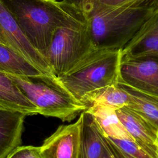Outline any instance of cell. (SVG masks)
I'll return each instance as SVG.
<instances>
[{"instance_id": "cell-1", "label": "cell", "mask_w": 158, "mask_h": 158, "mask_svg": "<svg viewBox=\"0 0 158 158\" xmlns=\"http://www.w3.org/2000/svg\"><path fill=\"white\" fill-rule=\"evenodd\" d=\"M97 48L123 49L158 11V0L132 6H111L98 0H77Z\"/></svg>"}, {"instance_id": "cell-2", "label": "cell", "mask_w": 158, "mask_h": 158, "mask_svg": "<svg viewBox=\"0 0 158 158\" xmlns=\"http://www.w3.org/2000/svg\"><path fill=\"white\" fill-rule=\"evenodd\" d=\"M29 42L44 57L56 31L85 18L65 0H2Z\"/></svg>"}, {"instance_id": "cell-3", "label": "cell", "mask_w": 158, "mask_h": 158, "mask_svg": "<svg viewBox=\"0 0 158 158\" xmlns=\"http://www.w3.org/2000/svg\"><path fill=\"white\" fill-rule=\"evenodd\" d=\"M122 49L96 48L73 70L58 78L60 83L80 102L91 92L117 83Z\"/></svg>"}, {"instance_id": "cell-4", "label": "cell", "mask_w": 158, "mask_h": 158, "mask_svg": "<svg viewBox=\"0 0 158 158\" xmlns=\"http://www.w3.org/2000/svg\"><path fill=\"white\" fill-rule=\"evenodd\" d=\"M96 48L85 17L56 31L44 57L59 78L73 70Z\"/></svg>"}, {"instance_id": "cell-5", "label": "cell", "mask_w": 158, "mask_h": 158, "mask_svg": "<svg viewBox=\"0 0 158 158\" xmlns=\"http://www.w3.org/2000/svg\"><path fill=\"white\" fill-rule=\"evenodd\" d=\"M7 73V72H6ZM27 98L46 117L70 122L86 109V106L68 93L40 81L7 73Z\"/></svg>"}, {"instance_id": "cell-6", "label": "cell", "mask_w": 158, "mask_h": 158, "mask_svg": "<svg viewBox=\"0 0 158 158\" xmlns=\"http://www.w3.org/2000/svg\"><path fill=\"white\" fill-rule=\"evenodd\" d=\"M0 38L35 66L47 78L50 86L66 92L45 57L29 42L2 0H0Z\"/></svg>"}, {"instance_id": "cell-7", "label": "cell", "mask_w": 158, "mask_h": 158, "mask_svg": "<svg viewBox=\"0 0 158 158\" xmlns=\"http://www.w3.org/2000/svg\"><path fill=\"white\" fill-rule=\"evenodd\" d=\"M118 81L158 98V56L121 60Z\"/></svg>"}, {"instance_id": "cell-8", "label": "cell", "mask_w": 158, "mask_h": 158, "mask_svg": "<svg viewBox=\"0 0 158 158\" xmlns=\"http://www.w3.org/2000/svg\"><path fill=\"white\" fill-rule=\"evenodd\" d=\"M115 111L136 144L151 158H157L158 128L128 106L122 107Z\"/></svg>"}, {"instance_id": "cell-9", "label": "cell", "mask_w": 158, "mask_h": 158, "mask_svg": "<svg viewBox=\"0 0 158 158\" xmlns=\"http://www.w3.org/2000/svg\"><path fill=\"white\" fill-rule=\"evenodd\" d=\"M81 118L71 124L60 125L40 147L43 158H78Z\"/></svg>"}, {"instance_id": "cell-10", "label": "cell", "mask_w": 158, "mask_h": 158, "mask_svg": "<svg viewBox=\"0 0 158 158\" xmlns=\"http://www.w3.org/2000/svg\"><path fill=\"white\" fill-rule=\"evenodd\" d=\"M147 56H158V11L122 49V60Z\"/></svg>"}, {"instance_id": "cell-11", "label": "cell", "mask_w": 158, "mask_h": 158, "mask_svg": "<svg viewBox=\"0 0 158 158\" xmlns=\"http://www.w3.org/2000/svg\"><path fill=\"white\" fill-rule=\"evenodd\" d=\"M78 158H101L105 150L104 133L94 115L87 110L82 112Z\"/></svg>"}, {"instance_id": "cell-12", "label": "cell", "mask_w": 158, "mask_h": 158, "mask_svg": "<svg viewBox=\"0 0 158 158\" xmlns=\"http://www.w3.org/2000/svg\"><path fill=\"white\" fill-rule=\"evenodd\" d=\"M26 116L20 112L0 108V158H6L21 145Z\"/></svg>"}, {"instance_id": "cell-13", "label": "cell", "mask_w": 158, "mask_h": 158, "mask_svg": "<svg viewBox=\"0 0 158 158\" xmlns=\"http://www.w3.org/2000/svg\"><path fill=\"white\" fill-rule=\"evenodd\" d=\"M0 108L20 112L27 116L39 114L38 108L27 98L7 73L1 70Z\"/></svg>"}, {"instance_id": "cell-14", "label": "cell", "mask_w": 158, "mask_h": 158, "mask_svg": "<svg viewBox=\"0 0 158 158\" xmlns=\"http://www.w3.org/2000/svg\"><path fill=\"white\" fill-rule=\"evenodd\" d=\"M0 70L42 81L49 85L47 78L35 66L1 40Z\"/></svg>"}, {"instance_id": "cell-15", "label": "cell", "mask_w": 158, "mask_h": 158, "mask_svg": "<svg viewBox=\"0 0 158 158\" xmlns=\"http://www.w3.org/2000/svg\"><path fill=\"white\" fill-rule=\"evenodd\" d=\"M81 102L86 106V109L94 105H102L117 110L127 106L130 102V98L117 83L87 94Z\"/></svg>"}, {"instance_id": "cell-16", "label": "cell", "mask_w": 158, "mask_h": 158, "mask_svg": "<svg viewBox=\"0 0 158 158\" xmlns=\"http://www.w3.org/2000/svg\"><path fill=\"white\" fill-rule=\"evenodd\" d=\"M91 113L104 133L112 139L133 140L119 119L115 109L102 105H94L86 110Z\"/></svg>"}, {"instance_id": "cell-17", "label": "cell", "mask_w": 158, "mask_h": 158, "mask_svg": "<svg viewBox=\"0 0 158 158\" xmlns=\"http://www.w3.org/2000/svg\"><path fill=\"white\" fill-rule=\"evenodd\" d=\"M118 85L129 96L130 102L127 106L138 112L158 128V98L119 81Z\"/></svg>"}, {"instance_id": "cell-18", "label": "cell", "mask_w": 158, "mask_h": 158, "mask_svg": "<svg viewBox=\"0 0 158 158\" xmlns=\"http://www.w3.org/2000/svg\"><path fill=\"white\" fill-rule=\"evenodd\" d=\"M110 139L120 148L128 158H151L133 140L128 139Z\"/></svg>"}, {"instance_id": "cell-19", "label": "cell", "mask_w": 158, "mask_h": 158, "mask_svg": "<svg viewBox=\"0 0 158 158\" xmlns=\"http://www.w3.org/2000/svg\"><path fill=\"white\" fill-rule=\"evenodd\" d=\"M6 158H43L40 147L33 146H19L15 148Z\"/></svg>"}, {"instance_id": "cell-20", "label": "cell", "mask_w": 158, "mask_h": 158, "mask_svg": "<svg viewBox=\"0 0 158 158\" xmlns=\"http://www.w3.org/2000/svg\"><path fill=\"white\" fill-rule=\"evenodd\" d=\"M101 3L111 6H132L146 3L154 0H98Z\"/></svg>"}, {"instance_id": "cell-21", "label": "cell", "mask_w": 158, "mask_h": 158, "mask_svg": "<svg viewBox=\"0 0 158 158\" xmlns=\"http://www.w3.org/2000/svg\"><path fill=\"white\" fill-rule=\"evenodd\" d=\"M157 158H158V139H157Z\"/></svg>"}, {"instance_id": "cell-22", "label": "cell", "mask_w": 158, "mask_h": 158, "mask_svg": "<svg viewBox=\"0 0 158 158\" xmlns=\"http://www.w3.org/2000/svg\"><path fill=\"white\" fill-rule=\"evenodd\" d=\"M76 1H77V0H75V2H74V3H73V5H74V4H75V2H76Z\"/></svg>"}, {"instance_id": "cell-23", "label": "cell", "mask_w": 158, "mask_h": 158, "mask_svg": "<svg viewBox=\"0 0 158 158\" xmlns=\"http://www.w3.org/2000/svg\"><path fill=\"white\" fill-rule=\"evenodd\" d=\"M0 40H1V38H0Z\"/></svg>"}]
</instances>
